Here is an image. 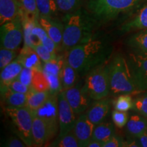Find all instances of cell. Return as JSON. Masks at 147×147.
<instances>
[{
	"instance_id": "obj_1",
	"label": "cell",
	"mask_w": 147,
	"mask_h": 147,
	"mask_svg": "<svg viewBox=\"0 0 147 147\" xmlns=\"http://www.w3.org/2000/svg\"><path fill=\"white\" fill-rule=\"evenodd\" d=\"M110 51L111 49L105 41L92 36L67 51L66 59L79 74L84 75L97 66L106 63Z\"/></svg>"
},
{
	"instance_id": "obj_2",
	"label": "cell",
	"mask_w": 147,
	"mask_h": 147,
	"mask_svg": "<svg viewBox=\"0 0 147 147\" xmlns=\"http://www.w3.org/2000/svg\"><path fill=\"white\" fill-rule=\"evenodd\" d=\"M94 21L89 13L82 9L66 14L63 18L61 49L67 52L71 48L92 36Z\"/></svg>"
},
{
	"instance_id": "obj_3",
	"label": "cell",
	"mask_w": 147,
	"mask_h": 147,
	"mask_svg": "<svg viewBox=\"0 0 147 147\" xmlns=\"http://www.w3.org/2000/svg\"><path fill=\"white\" fill-rule=\"evenodd\" d=\"M110 93L113 96L140 93L134 80L128 60L117 55L109 63Z\"/></svg>"
},
{
	"instance_id": "obj_4",
	"label": "cell",
	"mask_w": 147,
	"mask_h": 147,
	"mask_svg": "<svg viewBox=\"0 0 147 147\" xmlns=\"http://www.w3.org/2000/svg\"><path fill=\"white\" fill-rule=\"evenodd\" d=\"M146 0H89L87 8L94 21H112L119 14L136 8Z\"/></svg>"
},
{
	"instance_id": "obj_5",
	"label": "cell",
	"mask_w": 147,
	"mask_h": 147,
	"mask_svg": "<svg viewBox=\"0 0 147 147\" xmlns=\"http://www.w3.org/2000/svg\"><path fill=\"white\" fill-rule=\"evenodd\" d=\"M84 87L92 100L107 97L110 90L109 64L104 63L92 69L87 74Z\"/></svg>"
},
{
	"instance_id": "obj_6",
	"label": "cell",
	"mask_w": 147,
	"mask_h": 147,
	"mask_svg": "<svg viewBox=\"0 0 147 147\" xmlns=\"http://www.w3.org/2000/svg\"><path fill=\"white\" fill-rule=\"evenodd\" d=\"M5 113L15 126L16 133L27 146H33L32 125L34 114L27 106L5 108Z\"/></svg>"
},
{
	"instance_id": "obj_7",
	"label": "cell",
	"mask_w": 147,
	"mask_h": 147,
	"mask_svg": "<svg viewBox=\"0 0 147 147\" xmlns=\"http://www.w3.org/2000/svg\"><path fill=\"white\" fill-rule=\"evenodd\" d=\"M1 47L18 49L23 39V27L21 16L1 26Z\"/></svg>"
},
{
	"instance_id": "obj_8",
	"label": "cell",
	"mask_w": 147,
	"mask_h": 147,
	"mask_svg": "<svg viewBox=\"0 0 147 147\" xmlns=\"http://www.w3.org/2000/svg\"><path fill=\"white\" fill-rule=\"evenodd\" d=\"M76 115L67 102L62 91L58 94V120L59 133L57 138L62 137L72 131L76 121Z\"/></svg>"
},
{
	"instance_id": "obj_9",
	"label": "cell",
	"mask_w": 147,
	"mask_h": 147,
	"mask_svg": "<svg viewBox=\"0 0 147 147\" xmlns=\"http://www.w3.org/2000/svg\"><path fill=\"white\" fill-rule=\"evenodd\" d=\"M72 110L78 116L84 113L91 106L92 99L86 91L84 84L77 83L70 89L63 91Z\"/></svg>"
},
{
	"instance_id": "obj_10",
	"label": "cell",
	"mask_w": 147,
	"mask_h": 147,
	"mask_svg": "<svg viewBox=\"0 0 147 147\" xmlns=\"http://www.w3.org/2000/svg\"><path fill=\"white\" fill-rule=\"evenodd\" d=\"M127 60L139 90L147 91V55L132 52Z\"/></svg>"
},
{
	"instance_id": "obj_11",
	"label": "cell",
	"mask_w": 147,
	"mask_h": 147,
	"mask_svg": "<svg viewBox=\"0 0 147 147\" xmlns=\"http://www.w3.org/2000/svg\"><path fill=\"white\" fill-rule=\"evenodd\" d=\"M34 116L44 119L47 123L55 136L59 128L58 120V95H49L47 100L35 112Z\"/></svg>"
},
{
	"instance_id": "obj_12",
	"label": "cell",
	"mask_w": 147,
	"mask_h": 147,
	"mask_svg": "<svg viewBox=\"0 0 147 147\" xmlns=\"http://www.w3.org/2000/svg\"><path fill=\"white\" fill-rule=\"evenodd\" d=\"M95 125L88 119L86 113H82L77 118L73 131L80 147H87L91 140Z\"/></svg>"
},
{
	"instance_id": "obj_13",
	"label": "cell",
	"mask_w": 147,
	"mask_h": 147,
	"mask_svg": "<svg viewBox=\"0 0 147 147\" xmlns=\"http://www.w3.org/2000/svg\"><path fill=\"white\" fill-rule=\"evenodd\" d=\"M55 136L46 121L37 116H34L32 137L34 146H42L46 142Z\"/></svg>"
},
{
	"instance_id": "obj_14",
	"label": "cell",
	"mask_w": 147,
	"mask_h": 147,
	"mask_svg": "<svg viewBox=\"0 0 147 147\" xmlns=\"http://www.w3.org/2000/svg\"><path fill=\"white\" fill-rule=\"evenodd\" d=\"M23 68V65L17 58L5 66L1 70L0 83H1V95H3L8 91L9 86L12 82L16 80Z\"/></svg>"
},
{
	"instance_id": "obj_15",
	"label": "cell",
	"mask_w": 147,
	"mask_h": 147,
	"mask_svg": "<svg viewBox=\"0 0 147 147\" xmlns=\"http://www.w3.org/2000/svg\"><path fill=\"white\" fill-rule=\"evenodd\" d=\"M19 0H0V25L13 21L22 12Z\"/></svg>"
},
{
	"instance_id": "obj_16",
	"label": "cell",
	"mask_w": 147,
	"mask_h": 147,
	"mask_svg": "<svg viewBox=\"0 0 147 147\" xmlns=\"http://www.w3.org/2000/svg\"><path fill=\"white\" fill-rule=\"evenodd\" d=\"M110 108L109 99L103 98L102 100H96V102L91 104L86 112L88 119L95 125L101 123L106 119Z\"/></svg>"
},
{
	"instance_id": "obj_17",
	"label": "cell",
	"mask_w": 147,
	"mask_h": 147,
	"mask_svg": "<svg viewBox=\"0 0 147 147\" xmlns=\"http://www.w3.org/2000/svg\"><path fill=\"white\" fill-rule=\"evenodd\" d=\"M39 23L51 39L55 42L58 49H61L62 40H63V24L61 23L53 18H47L40 16Z\"/></svg>"
},
{
	"instance_id": "obj_18",
	"label": "cell",
	"mask_w": 147,
	"mask_h": 147,
	"mask_svg": "<svg viewBox=\"0 0 147 147\" xmlns=\"http://www.w3.org/2000/svg\"><path fill=\"white\" fill-rule=\"evenodd\" d=\"M17 59L24 67L42 71L43 65L41 63V59L32 47L24 45L23 49L19 51Z\"/></svg>"
},
{
	"instance_id": "obj_19",
	"label": "cell",
	"mask_w": 147,
	"mask_h": 147,
	"mask_svg": "<svg viewBox=\"0 0 147 147\" xmlns=\"http://www.w3.org/2000/svg\"><path fill=\"white\" fill-rule=\"evenodd\" d=\"M147 29V3L140 9L136 14L122 25L121 31L131 32Z\"/></svg>"
},
{
	"instance_id": "obj_20",
	"label": "cell",
	"mask_w": 147,
	"mask_h": 147,
	"mask_svg": "<svg viewBox=\"0 0 147 147\" xmlns=\"http://www.w3.org/2000/svg\"><path fill=\"white\" fill-rule=\"evenodd\" d=\"M79 75L78 71L68 63L65 57L59 73L62 90L65 91L76 85L78 83Z\"/></svg>"
},
{
	"instance_id": "obj_21",
	"label": "cell",
	"mask_w": 147,
	"mask_h": 147,
	"mask_svg": "<svg viewBox=\"0 0 147 147\" xmlns=\"http://www.w3.org/2000/svg\"><path fill=\"white\" fill-rule=\"evenodd\" d=\"M126 131L131 137L140 136L147 131V119L138 113L131 115L126 125Z\"/></svg>"
},
{
	"instance_id": "obj_22",
	"label": "cell",
	"mask_w": 147,
	"mask_h": 147,
	"mask_svg": "<svg viewBox=\"0 0 147 147\" xmlns=\"http://www.w3.org/2000/svg\"><path fill=\"white\" fill-rule=\"evenodd\" d=\"M127 43L133 53L147 55V29L132 35Z\"/></svg>"
},
{
	"instance_id": "obj_23",
	"label": "cell",
	"mask_w": 147,
	"mask_h": 147,
	"mask_svg": "<svg viewBox=\"0 0 147 147\" xmlns=\"http://www.w3.org/2000/svg\"><path fill=\"white\" fill-rule=\"evenodd\" d=\"M50 95L49 91H38L31 87L27 93V107L32 112L33 114L45 103Z\"/></svg>"
},
{
	"instance_id": "obj_24",
	"label": "cell",
	"mask_w": 147,
	"mask_h": 147,
	"mask_svg": "<svg viewBox=\"0 0 147 147\" xmlns=\"http://www.w3.org/2000/svg\"><path fill=\"white\" fill-rule=\"evenodd\" d=\"M115 127L111 123H101L95 126L91 139L106 142L115 135Z\"/></svg>"
},
{
	"instance_id": "obj_25",
	"label": "cell",
	"mask_w": 147,
	"mask_h": 147,
	"mask_svg": "<svg viewBox=\"0 0 147 147\" xmlns=\"http://www.w3.org/2000/svg\"><path fill=\"white\" fill-rule=\"evenodd\" d=\"M2 97L7 108H21L27 106V94L25 93L8 89Z\"/></svg>"
},
{
	"instance_id": "obj_26",
	"label": "cell",
	"mask_w": 147,
	"mask_h": 147,
	"mask_svg": "<svg viewBox=\"0 0 147 147\" xmlns=\"http://www.w3.org/2000/svg\"><path fill=\"white\" fill-rule=\"evenodd\" d=\"M40 16L53 18L58 12L55 0H36Z\"/></svg>"
},
{
	"instance_id": "obj_27",
	"label": "cell",
	"mask_w": 147,
	"mask_h": 147,
	"mask_svg": "<svg viewBox=\"0 0 147 147\" xmlns=\"http://www.w3.org/2000/svg\"><path fill=\"white\" fill-rule=\"evenodd\" d=\"M32 87L38 91H49V82L42 71L33 69Z\"/></svg>"
},
{
	"instance_id": "obj_28",
	"label": "cell",
	"mask_w": 147,
	"mask_h": 147,
	"mask_svg": "<svg viewBox=\"0 0 147 147\" xmlns=\"http://www.w3.org/2000/svg\"><path fill=\"white\" fill-rule=\"evenodd\" d=\"M135 95L132 110L147 119V91H142Z\"/></svg>"
},
{
	"instance_id": "obj_29",
	"label": "cell",
	"mask_w": 147,
	"mask_h": 147,
	"mask_svg": "<svg viewBox=\"0 0 147 147\" xmlns=\"http://www.w3.org/2000/svg\"><path fill=\"white\" fill-rule=\"evenodd\" d=\"M50 146L55 147H78L80 146L78 140L72 131L68 132L62 137L57 138V139L51 143Z\"/></svg>"
},
{
	"instance_id": "obj_30",
	"label": "cell",
	"mask_w": 147,
	"mask_h": 147,
	"mask_svg": "<svg viewBox=\"0 0 147 147\" xmlns=\"http://www.w3.org/2000/svg\"><path fill=\"white\" fill-rule=\"evenodd\" d=\"M133 101L130 94H122L116 97L113 101V106L115 110L127 112L133 108Z\"/></svg>"
},
{
	"instance_id": "obj_31",
	"label": "cell",
	"mask_w": 147,
	"mask_h": 147,
	"mask_svg": "<svg viewBox=\"0 0 147 147\" xmlns=\"http://www.w3.org/2000/svg\"><path fill=\"white\" fill-rule=\"evenodd\" d=\"M19 1L23 12L28 17L39 20L40 14L36 0H19Z\"/></svg>"
},
{
	"instance_id": "obj_32",
	"label": "cell",
	"mask_w": 147,
	"mask_h": 147,
	"mask_svg": "<svg viewBox=\"0 0 147 147\" xmlns=\"http://www.w3.org/2000/svg\"><path fill=\"white\" fill-rule=\"evenodd\" d=\"M59 12L68 14L78 10L81 0H55Z\"/></svg>"
},
{
	"instance_id": "obj_33",
	"label": "cell",
	"mask_w": 147,
	"mask_h": 147,
	"mask_svg": "<svg viewBox=\"0 0 147 147\" xmlns=\"http://www.w3.org/2000/svg\"><path fill=\"white\" fill-rule=\"evenodd\" d=\"M18 51H19L18 49L12 50V49L1 47V50H0V69L1 70L17 58L19 54Z\"/></svg>"
},
{
	"instance_id": "obj_34",
	"label": "cell",
	"mask_w": 147,
	"mask_h": 147,
	"mask_svg": "<svg viewBox=\"0 0 147 147\" xmlns=\"http://www.w3.org/2000/svg\"><path fill=\"white\" fill-rule=\"evenodd\" d=\"M64 59H65L64 57H57L54 59L46 62L43 65L42 71L59 76L60 70Z\"/></svg>"
},
{
	"instance_id": "obj_35",
	"label": "cell",
	"mask_w": 147,
	"mask_h": 147,
	"mask_svg": "<svg viewBox=\"0 0 147 147\" xmlns=\"http://www.w3.org/2000/svg\"><path fill=\"white\" fill-rule=\"evenodd\" d=\"M42 72L45 74L46 78L49 82V87H50V89H49L50 94L58 95L60 92L63 91L61 82L59 75L53 74L45 72V71H42Z\"/></svg>"
},
{
	"instance_id": "obj_36",
	"label": "cell",
	"mask_w": 147,
	"mask_h": 147,
	"mask_svg": "<svg viewBox=\"0 0 147 147\" xmlns=\"http://www.w3.org/2000/svg\"><path fill=\"white\" fill-rule=\"evenodd\" d=\"M112 119L116 127L123 128L127 123L129 115L127 112L119 111L115 109L112 113Z\"/></svg>"
},
{
	"instance_id": "obj_37",
	"label": "cell",
	"mask_w": 147,
	"mask_h": 147,
	"mask_svg": "<svg viewBox=\"0 0 147 147\" xmlns=\"http://www.w3.org/2000/svg\"><path fill=\"white\" fill-rule=\"evenodd\" d=\"M33 49H34L44 63H46V62L49 61H51L57 57L56 53L51 52L42 44L36 46Z\"/></svg>"
},
{
	"instance_id": "obj_38",
	"label": "cell",
	"mask_w": 147,
	"mask_h": 147,
	"mask_svg": "<svg viewBox=\"0 0 147 147\" xmlns=\"http://www.w3.org/2000/svg\"><path fill=\"white\" fill-rule=\"evenodd\" d=\"M33 78V69L27 67H24L22 69L18 79L27 87H32V82Z\"/></svg>"
},
{
	"instance_id": "obj_39",
	"label": "cell",
	"mask_w": 147,
	"mask_h": 147,
	"mask_svg": "<svg viewBox=\"0 0 147 147\" xmlns=\"http://www.w3.org/2000/svg\"><path fill=\"white\" fill-rule=\"evenodd\" d=\"M31 87H27V85L24 84L23 82H21L17 78L16 80H14V82H12L10 84V85L9 86V89L12 91L18 92V93H25L27 94V93L29 91Z\"/></svg>"
},
{
	"instance_id": "obj_40",
	"label": "cell",
	"mask_w": 147,
	"mask_h": 147,
	"mask_svg": "<svg viewBox=\"0 0 147 147\" xmlns=\"http://www.w3.org/2000/svg\"><path fill=\"white\" fill-rule=\"evenodd\" d=\"M125 146V140L120 137L114 135L111 138L104 143L103 147H121Z\"/></svg>"
},
{
	"instance_id": "obj_41",
	"label": "cell",
	"mask_w": 147,
	"mask_h": 147,
	"mask_svg": "<svg viewBox=\"0 0 147 147\" xmlns=\"http://www.w3.org/2000/svg\"><path fill=\"white\" fill-rule=\"evenodd\" d=\"M5 146L8 147H24L27 146L25 142H23L22 140L20 138L18 139L15 137H10L7 140L5 144Z\"/></svg>"
},
{
	"instance_id": "obj_42",
	"label": "cell",
	"mask_w": 147,
	"mask_h": 147,
	"mask_svg": "<svg viewBox=\"0 0 147 147\" xmlns=\"http://www.w3.org/2000/svg\"><path fill=\"white\" fill-rule=\"evenodd\" d=\"M138 143L140 144V146L142 147H147V133L145 132L142 135L136 138Z\"/></svg>"
},
{
	"instance_id": "obj_43",
	"label": "cell",
	"mask_w": 147,
	"mask_h": 147,
	"mask_svg": "<svg viewBox=\"0 0 147 147\" xmlns=\"http://www.w3.org/2000/svg\"><path fill=\"white\" fill-rule=\"evenodd\" d=\"M104 146V142L96 140L91 139L88 143L87 147H103Z\"/></svg>"
},
{
	"instance_id": "obj_44",
	"label": "cell",
	"mask_w": 147,
	"mask_h": 147,
	"mask_svg": "<svg viewBox=\"0 0 147 147\" xmlns=\"http://www.w3.org/2000/svg\"><path fill=\"white\" fill-rule=\"evenodd\" d=\"M146 133H147V131H146Z\"/></svg>"
}]
</instances>
